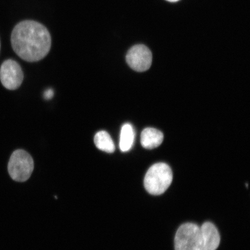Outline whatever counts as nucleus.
Wrapping results in <instances>:
<instances>
[{
    "label": "nucleus",
    "mask_w": 250,
    "mask_h": 250,
    "mask_svg": "<svg viewBox=\"0 0 250 250\" xmlns=\"http://www.w3.org/2000/svg\"><path fill=\"white\" fill-rule=\"evenodd\" d=\"M14 52L24 61L42 60L51 47V37L43 25L34 21H24L14 27L11 34Z\"/></svg>",
    "instance_id": "nucleus-1"
},
{
    "label": "nucleus",
    "mask_w": 250,
    "mask_h": 250,
    "mask_svg": "<svg viewBox=\"0 0 250 250\" xmlns=\"http://www.w3.org/2000/svg\"><path fill=\"white\" fill-rule=\"evenodd\" d=\"M173 180V173L169 166L165 163L152 165L146 174L145 188L150 194L159 195L170 187Z\"/></svg>",
    "instance_id": "nucleus-2"
},
{
    "label": "nucleus",
    "mask_w": 250,
    "mask_h": 250,
    "mask_svg": "<svg viewBox=\"0 0 250 250\" xmlns=\"http://www.w3.org/2000/svg\"><path fill=\"white\" fill-rule=\"evenodd\" d=\"M8 170L14 181L24 182L29 179L33 173V159L29 153L24 150H16L9 159Z\"/></svg>",
    "instance_id": "nucleus-3"
},
{
    "label": "nucleus",
    "mask_w": 250,
    "mask_h": 250,
    "mask_svg": "<svg viewBox=\"0 0 250 250\" xmlns=\"http://www.w3.org/2000/svg\"><path fill=\"white\" fill-rule=\"evenodd\" d=\"M174 246L175 250H205L200 227L193 223L182 225L177 231Z\"/></svg>",
    "instance_id": "nucleus-4"
},
{
    "label": "nucleus",
    "mask_w": 250,
    "mask_h": 250,
    "mask_svg": "<svg viewBox=\"0 0 250 250\" xmlns=\"http://www.w3.org/2000/svg\"><path fill=\"white\" fill-rule=\"evenodd\" d=\"M0 80L7 89L18 88L23 80V73L20 65L11 59L3 62L0 68Z\"/></svg>",
    "instance_id": "nucleus-5"
},
{
    "label": "nucleus",
    "mask_w": 250,
    "mask_h": 250,
    "mask_svg": "<svg viewBox=\"0 0 250 250\" xmlns=\"http://www.w3.org/2000/svg\"><path fill=\"white\" fill-rule=\"evenodd\" d=\"M126 62L134 71L143 72L151 67L152 55L151 51L145 45H136L131 48L126 54Z\"/></svg>",
    "instance_id": "nucleus-6"
},
{
    "label": "nucleus",
    "mask_w": 250,
    "mask_h": 250,
    "mask_svg": "<svg viewBox=\"0 0 250 250\" xmlns=\"http://www.w3.org/2000/svg\"><path fill=\"white\" fill-rule=\"evenodd\" d=\"M201 232L205 250H216L220 243V235L217 228L210 222H206L201 227Z\"/></svg>",
    "instance_id": "nucleus-7"
},
{
    "label": "nucleus",
    "mask_w": 250,
    "mask_h": 250,
    "mask_svg": "<svg viewBox=\"0 0 250 250\" xmlns=\"http://www.w3.org/2000/svg\"><path fill=\"white\" fill-rule=\"evenodd\" d=\"M164 141V134L154 128L147 127L141 134V143L144 148L154 149L158 147Z\"/></svg>",
    "instance_id": "nucleus-8"
},
{
    "label": "nucleus",
    "mask_w": 250,
    "mask_h": 250,
    "mask_svg": "<svg viewBox=\"0 0 250 250\" xmlns=\"http://www.w3.org/2000/svg\"><path fill=\"white\" fill-rule=\"evenodd\" d=\"M135 133L132 125L130 124H125L121 128L120 148L122 152H127L132 148Z\"/></svg>",
    "instance_id": "nucleus-9"
},
{
    "label": "nucleus",
    "mask_w": 250,
    "mask_h": 250,
    "mask_svg": "<svg viewBox=\"0 0 250 250\" xmlns=\"http://www.w3.org/2000/svg\"><path fill=\"white\" fill-rule=\"evenodd\" d=\"M96 147L101 151L113 153L115 150V146L113 140L108 132L102 130L97 133L94 138Z\"/></svg>",
    "instance_id": "nucleus-10"
},
{
    "label": "nucleus",
    "mask_w": 250,
    "mask_h": 250,
    "mask_svg": "<svg viewBox=\"0 0 250 250\" xmlns=\"http://www.w3.org/2000/svg\"><path fill=\"white\" fill-rule=\"evenodd\" d=\"M54 95V91L52 89H48L43 93V98L46 100H50L53 98Z\"/></svg>",
    "instance_id": "nucleus-11"
},
{
    "label": "nucleus",
    "mask_w": 250,
    "mask_h": 250,
    "mask_svg": "<svg viewBox=\"0 0 250 250\" xmlns=\"http://www.w3.org/2000/svg\"><path fill=\"white\" fill-rule=\"evenodd\" d=\"M167 1L173 2L179 1V0H167Z\"/></svg>",
    "instance_id": "nucleus-12"
}]
</instances>
